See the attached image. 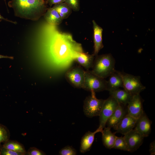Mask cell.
Returning a JSON list of instances; mask_svg holds the SVG:
<instances>
[{"mask_svg": "<svg viewBox=\"0 0 155 155\" xmlns=\"http://www.w3.org/2000/svg\"><path fill=\"white\" fill-rule=\"evenodd\" d=\"M4 1H5V3H6V5H7L6 4V2H5L6 1L5 0H4Z\"/></svg>", "mask_w": 155, "mask_h": 155, "instance_id": "obj_32", "label": "cell"}, {"mask_svg": "<svg viewBox=\"0 0 155 155\" xmlns=\"http://www.w3.org/2000/svg\"><path fill=\"white\" fill-rule=\"evenodd\" d=\"M8 4L15 16L33 21L38 20L48 9L44 0H11Z\"/></svg>", "mask_w": 155, "mask_h": 155, "instance_id": "obj_1", "label": "cell"}, {"mask_svg": "<svg viewBox=\"0 0 155 155\" xmlns=\"http://www.w3.org/2000/svg\"><path fill=\"white\" fill-rule=\"evenodd\" d=\"M44 18L47 22L52 25H59L63 20L53 7L48 9L44 15Z\"/></svg>", "mask_w": 155, "mask_h": 155, "instance_id": "obj_18", "label": "cell"}, {"mask_svg": "<svg viewBox=\"0 0 155 155\" xmlns=\"http://www.w3.org/2000/svg\"><path fill=\"white\" fill-rule=\"evenodd\" d=\"M59 154L60 155H75L77 151L72 146L68 145L62 148Z\"/></svg>", "mask_w": 155, "mask_h": 155, "instance_id": "obj_24", "label": "cell"}, {"mask_svg": "<svg viewBox=\"0 0 155 155\" xmlns=\"http://www.w3.org/2000/svg\"><path fill=\"white\" fill-rule=\"evenodd\" d=\"M10 135L9 131L7 127L0 124V147L1 143H4L9 140Z\"/></svg>", "mask_w": 155, "mask_h": 155, "instance_id": "obj_23", "label": "cell"}, {"mask_svg": "<svg viewBox=\"0 0 155 155\" xmlns=\"http://www.w3.org/2000/svg\"><path fill=\"white\" fill-rule=\"evenodd\" d=\"M95 57L93 54H90L88 53L79 52L75 56L74 61L84 67L86 70H88L92 68Z\"/></svg>", "mask_w": 155, "mask_h": 155, "instance_id": "obj_15", "label": "cell"}, {"mask_svg": "<svg viewBox=\"0 0 155 155\" xmlns=\"http://www.w3.org/2000/svg\"><path fill=\"white\" fill-rule=\"evenodd\" d=\"M2 20H3L11 23H13L15 24H16L17 23L16 22H13L4 18L0 14V21H1Z\"/></svg>", "mask_w": 155, "mask_h": 155, "instance_id": "obj_30", "label": "cell"}, {"mask_svg": "<svg viewBox=\"0 0 155 155\" xmlns=\"http://www.w3.org/2000/svg\"><path fill=\"white\" fill-rule=\"evenodd\" d=\"M64 2L74 11H78L80 9V0H65Z\"/></svg>", "mask_w": 155, "mask_h": 155, "instance_id": "obj_25", "label": "cell"}, {"mask_svg": "<svg viewBox=\"0 0 155 155\" xmlns=\"http://www.w3.org/2000/svg\"><path fill=\"white\" fill-rule=\"evenodd\" d=\"M3 58H9L11 59H13V57H9L0 55V59Z\"/></svg>", "mask_w": 155, "mask_h": 155, "instance_id": "obj_31", "label": "cell"}, {"mask_svg": "<svg viewBox=\"0 0 155 155\" xmlns=\"http://www.w3.org/2000/svg\"><path fill=\"white\" fill-rule=\"evenodd\" d=\"M115 70L108 77L107 82V91L111 89L123 88V84L122 79Z\"/></svg>", "mask_w": 155, "mask_h": 155, "instance_id": "obj_19", "label": "cell"}, {"mask_svg": "<svg viewBox=\"0 0 155 155\" xmlns=\"http://www.w3.org/2000/svg\"><path fill=\"white\" fill-rule=\"evenodd\" d=\"M123 137L130 152L137 150L143 143L144 138L135 129L125 134Z\"/></svg>", "mask_w": 155, "mask_h": 155, "instance_id": "obj_9", "label": "cell"}, {"mask_svg": "<svg viewBox=\"0 0 155 155\" xmlns=\"http://www.w3.org/2000/svg\"><path fill=\"white\" fill-rule=\"evenodd\" d=\"M82 88L95 92L107 90V81L93 73L90 71L86 70Z\"/></svg>", "mask_w": 155, "mask_h": 155, "instance_id": "obj_4", "label": "cell"}, {"mask_svg": "<svg viewBox=\"0 0 155 155\" xmlns=\"http://www.w3.org/2000/svg\"><path fill=\"white\" fill-rule=\"evenodd\" d=\"M93 29L94 51L95 56L98 55L100 51L104 47L102 43L103 29L99 26L94 20H92Z\"/></svg>", "mask_w": 155, "mask_h": 155, "instance_id": "obj_14", "label": "cell"}, {"mask_svg": "<svg viewBox=\"0 0 155 155\" xmlns=\"http://www.w3.org/2000/svg\"><path fill=\"white\" fill-rule=\"evenodd\" d=\"M85 98L84 102L83 111L85 115L89 118L99 116L104 100L97 98L95 92Z\"/></svg>", "mask_w": 155, "mask_h": 155, "instance_id": "obj_5", "label": "cell"}, {"mask_svg": "<svg viewBox=\"0 0 155 155\" xmlns=\"http://www.w3.org/2000/svg\"><path fill=\"white\" fill-rule=\"evenodd\" d=\"M47 4L51 6L53 5H55L65 2V0H47L46 1Z\"/></svg>", "mask_w": 155, "mask_h": 155, "instance_id": "obj_28", "label": "cell"}, {"mask_svg": "<svg viewBox=\"0 0 155 155\" xmlns=\"http://www.w3.org/2000/svg\"><path fill=\"white\" fill-rule=\"evenodd\" d=\"M0 155H24V154L14 151L6 149L3 146L0 147Z\"/></svg>", "mask_w": 155, "mask_h": 155, "instance_id": "obj_26", "label": "cell"}, {"mask_svg": "<svg viewBox=\"0 0 155 155\" xmlns=\"http://www.w3.org/2000/svg\"><path fill=\"white\" fill-rule=\"evenodd\" d=\"M118 102L113 97L110 96L104 100L99 115V124L98 129L102 132L105 127L106 122L119 105Z\"/></svg>", "mask_w": 155, "mask_h": 155, "instance_id": "obj_6", "label": "cell"}, {"mask_svg": "<svg viewBox=\"0 0 155 155\" xmlns=\"http://www.w3.org/2000/svg\"><path fill=\"white\" fill-rule=\"evenodd\" d=\"M151 121L144 111L137 119L135 129L144 137L149 136L151 131Z\"/></svg>", "mask_w": 155, "mask_h": 155, "instance_id": "obj_10", "label": "cell"}, {"mask_svg": "<svg viewBox=\"0 0 155 155\" xmlns=\"http://www.w3.org/2000/svg\"><path fill=\"white\" fill-rule=\"evenodd\" d=\"M137 120V119L127 114L119 124L115 133H121L124 135L133 129Z\"/></svg>", "mask_w": 155, "mask_h": 155, "instance_id": "obj_13", "label": "cell"}, {"mask_svg": "<svg viewBox=\"0 0 155 155\" xmlns=\"http://www.w3.org/2000/svg\"><path fill=\"white\" fill-rule=\"evenodd\" d=\"M115 60L110 53L97 55L95 56L90 71L105 79L115 72Z\"/></svg>", "mask_w": 155, "mask_h": 155, "instance_id": "obj_2", "label": "cell"}, {"mask_svg": "<svg viewBox=\"0 0 155 155\" xmlns=\"http://www.w3.org/2000/svg\"><path fill=\"white\" fill-rule=\"evenodd\" d=\"M112 148L129 152L127 144L124 137H116Z\"/></svg>", "mask_w": 155, "mask_h": 155, "instance_id": "obj_22", "label": "cell"}, {"mask_svg": "<svg viewBox=\"0 0 155 155\" xmlns=\"http://www.w3.org/2000/svg\"><path fill=\"white\" fill-rule=\"evenodd\" d=\"M53 7L57 11L63 20L68 17L71 13L72 10L65 2L54 5Z\"/></svg>", "mask_w": 155, "mask_h": 155, "instance_id": "obj_21", "label": "cell"}, {"mask_svg": "<svg viewBox=\"0 0 155 155\" xmlns=\"http://www.w3.org/2000/svg\"><path fill=\"white\" fill-rule=\"evenodd\" d=\"M115 71L122 79L123 89L131 94H140L146 89V87L141 83L140 76L116 70Z\"/></svg>", "mask_w": 155, "mask_h": 155, "instance_id": "obj_3", "label": "cell"}, {"mask_svg": "<svg viewBox=\"0 0 155 155\" xmlns=\"http://www.w3.org/2000/svg\"><path fill=\"white\" fill-rule=\"evenodd\" d=\"M127 114V106L119 104L115 110L107 120L106 125L116 130L119 124Z\"/></svg>", "mask_w": 155, "mask_h": 155, "instance_id": "obj_11", "label": "cell"}, {"mask_svg": "<svg viewBox=\"0 0 155 155\" xmlns=\"http://www.w3.org/2000/svg\"><path fill=\"white\" fill-rule=\"evenodd\" d=\"M2 146L7 149L26 154V152L24 146L17 141L9 140L4 143Z\"/></svg>", "mask_w": 155, "mask_h": 155, "instance_id": "obj_20", "label": "cell"}, {"mask_svg": "<svg viewBox=\"0 0 155 155\" xmlns=\"http://www.w3.org/2000/svg\"><path fill=\"white\" fill-rule=\"evenodd\" d=\"M127 114L136 119L142 114L144 111L142 99L140 94L133 95L127 106Z\"/></svg>", "mask_w": 155, "mask_h": 155, "instance_id": "obj_8", "label": "cell"}, {"mask_svg": "<svg viewBox=\"0 0 155 155\" xmlns=\"http://www.w3.org/2000/svg\"><path fill=\"white\" fill-rule=\"evenodd\" d=\"M85 73V71L80 66H74L70 67L66 71L65 77L67 80L73 87L82 88Z\"/></svg>", "mask_w": 155, "mask_h": 155, "instance_id": "obj_7", "label": "cell"}, {"mask_svg": "<svg viewBox=\"0 0 155 155\" xmlns=\"http://www.w3.org/2000/svg\"><path fill=\"white\" fill-rule=\"evenodd\" d=\"M149 151L151 155L155 154V141L152 142L149 146Z\"/></svg>", "mask_w": 155, "mask_h": 155, "instance_id": "obj_29", "label": "cell"}, {"mask_svg": "<svg viewBox=\"0 0 155 155\" xmlns=\"http://www.w3.org/2000/svg\"><path fill=\"white\" fill-rule=\"evenodd\" d=\"M110 95L114 98L119 104L126 106L132 98L131 94L124 89L118 88L108 91Z\"/></svg>", "mask_w": 155, "mask_h": 155, "instance_id": "obj_12", "label": "cell"}, {"mask_svg": "<svg viewBox=\"0 0 155 155\" xmlns=\"http://www.w3.org/2000/svg\"><path fill=\"white\" fill-rule=\"evenodd\" d=\"M100 132V131L98 128L94 132L88 131L82 137L80 142V152L84 153L90 150L94 139L95 134Z\"/></svg>", "mask_w": 155, "mask_h": 155, "instance_id": "obj_16", "label": "cell"}, {"mask_svg": "<svg viewBox=\"0 0 155 155\" xmlns=\"http://www.w3.org/2000/svg\"><path fill=\"white\" fill-rule=\"evenodd\" d=\"M26 154L28 155H44L45 153L43 151L36 148L33 147L30 148Z\"/></svg>", "mask_w": 155, "mask_h": 155, "instance_id": "obj_27", "label": "cell"}, {"mask_svg": "<svg viewBox=\"0 0 155 155\" xmlns=\"http://www.w3.org/2000/svg\"><path fill=\"white\" fill-rule=\"evenodd\" d=\"M101 132L102 133V141L104 146L109 149H112L116 137L115 133H113L111 128L104 127Z\"/></svg>", "mask_w": 155, "mask_h": 155, "instance_id": "obj_17", "label": "cell"}]
</instances>
